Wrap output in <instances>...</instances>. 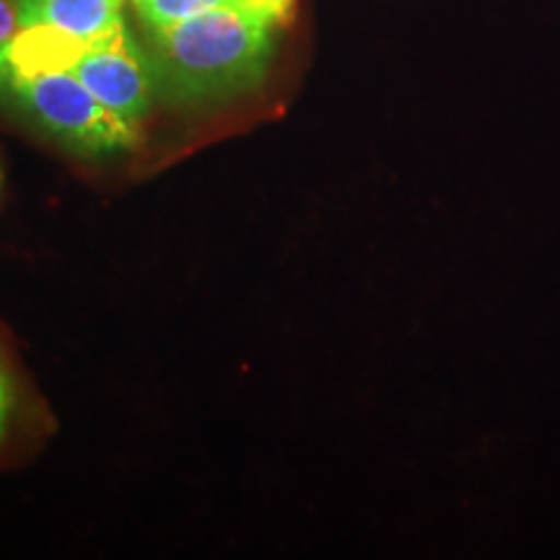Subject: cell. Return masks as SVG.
<instances>
[{
    "instance_id": "obj_1",
    "label": "cell",
    "mask_w": 560,
    "mask_h": 560,
    "mask_svg": "<svg viewBox=\"0 0 560 560\" xmlns=\"http://www.w3.org/2000/svg\"><path fill=\"white\" fill-rule=\"evenodd\" d=\"M289 19L272 11H208L177 24L143 26L156 100L172 107L219 104L257 89Z\"/></svg>"
},
{
    "instance_id": "obj_2",
    "label": "cell",
    "mask_w": 560,
    "mask_h": 560,
    "mask_svg": "<svg viewBox=\"0 0 560 560\" xmlns=\"http://www.w3.org/2000/svg\"><path fill=\"white\" fill-rule=\"evenodd\" d=\"M0 100L81 156H112L136 145L138 130L112 115L73 73L21 75L0 68Z\"/></svg>"
},
{
    "instance_id": "obj_3",
    "label": "cell",
    "mask_w": 560,
    "mask_h": 560,
    "mask_svg": "<svg viewBox=\"0 0 560 560\" xmlns=\"http://www.w3.org/2000/svg\"><path fill=\"white\" fill-rule=\"evenodd\" d=\"M70 73L130 128L138 130L151 115L156 102L153 75L143 47L132 37L128 24L91 39Z\"/></svg>"
},
{
    "instance_id": "obj_4",
    "label": "cell",
    "mask_w": 560,
    "mask_h": 560,
    "mask_svg": "<svg viewBox=\"0 0 560 560\" xmlns=\"http://www.w3.org/2000/svg\"><path fill=\"white\" fill-rule=\"evenodd\" d=\"M86 47L89 39L62 32L58 26H19V32L0 45V68L21 75L70 73Z\"/></svg>"
},
{
    "instance_id": "obj_5",
    "label": "cell",
    "mask_w": 560,
    "mask_h": 560,
    "mask_svg": "<svg viewBox=\"0 0 560 560\" xmlns=\"http://www.w3.org/2000/svg\"><path fill=\"white\" fill-rule=\"evenodd\" d=\"M34 24L100 39L125 24V0H19V26Z\"/></svg>"
},
{
    "instance_id": "obj_6",
    "label": "cell",
    "mask_w": 560,
    "mask_h": 560,
    "mask_svg": "<svg viewBox=\"0 0 560 560\" xmlns=\"http://www.w3.org/2000/svg\"><path fill=\"white\" fill-rule=\"evenodd\" d=\"M143 26L177 24L208 11H272L289 19L296 11V0H130Z\"/></svg>"
},
{
    "instance_id": "obj_7",
    "label": "cell",
    "mask_w": 560,
    "mask_h": 560,
    "mask_svg": "<svg viewBox=\"0 0 560 560\" xmlns=\"http://www.w3.org/2000/svg\"><path fill=\"white\" fill-rule=\"evenodd\" d=\"M19 32V0H0V45Z\"/></svg>"
},
{
    "instance_id": "obj_8",
    "label": "cell",
    "mask_w": 560,
    "mask_h": 560,
    "mask_svg": "<svg viewBox=\"0 0 560 560\" xmlns=\"http://www.w3.org/2000/svg\"><path fill=\"white\" fill-rule=\"evenodd\" d=\"M5 416H9V382H5L3 369H0V433L5 429Z\"/></svg>"
},
{
    "instance_id": "obj_9",
    "label": "cell",
    "mask_w": 560,
    "mask_h": 560,
    "mask_svg": "<svg viewBox=\"0 0 560 560\" xmlns=\"http://www.w3.org/2000/svg\"><path fill=\"white\" fill-rule=\"evenodd\" d=\"M0 182H3V174H0Z\"/></svg>"
}]
</instances>
